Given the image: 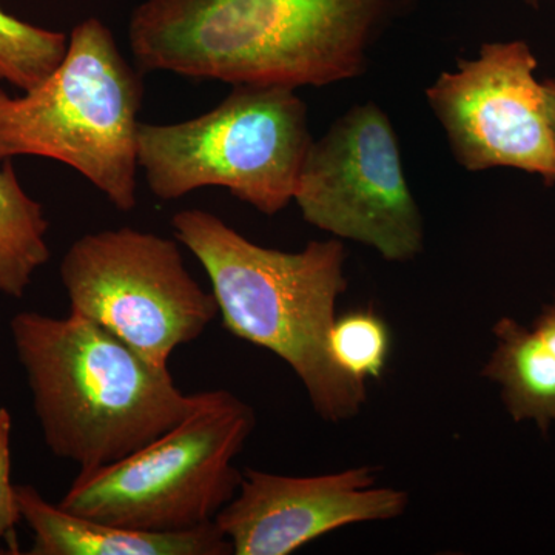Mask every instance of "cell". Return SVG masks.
I'll list each match as a JSON object with an SVG mask.
<instances>
[{"label": "cell", "instance_id": "6da1fadb", "mask_svg": "<svg viewBox=\"0 0 555 555\" xmlns=\"http://www.w3.org/2000/svg\"><path fill=\"white\" fill-rule=\"evenodd\" d=\"M397 0H144L130 17L138 67L235 86L356 79Z\"/></svg>", "mask_w": 555, "mask_h": 555}, {"label": "cell", "instance_id": "7a4b0ae2", "mask_svg": "<svg viewBox=\"0 0 555 555\" xmlns=\"http://www.w3.org/2000/svg\"><path fill=\"white\" fill-rule=\"evenodd\" d=\"M171 225L210 278L230 334L286 361L321 418L337 423L360 414L366 385L339 371L328 350L337 301L347 288L341 241L276 250L199 208L178 211Z\"/></svg>", "mask_w": 555, "mask_h": 555}, {"label": "cell", "instance_id": "3957f363", "mask_svg": "<svg viewBox=\"0 0 555 555\" xmlns=\"http://www.w3.org/2000/svg\"><path fill=\"white\" fill-rule=\"evenodd\" d=\"M11 335L27 372L43 440L80 473L126 459L179 425L198 404L100 324L69 310L21 312Z\"/></svg>", "mask_w": 555, "mask_h": 555}, {"label": "cell", "instance_id": "277c9868", "mask_svg": "<svg viewBox=\"0 0 555 555\" xmlns=\"http://www.w3.org/2000/svg\"><path fill=\"white\" fill-rule=\"evenodd\" d=\"M141 76L98 17L80 22L64 60L42 82L10 96L0 89V163L60 160L89 179L120 211L138 204Z\"/></svg>", "mask_w": 555, "mask_h": 555}, {"label": "cell", "instance_id": "5b68a950", "mask_svg": "<svg viewBox=\"0 0 555 555\" xmlns=\"http://www.w3.org/2000/svg\"><path fill=\"white\" fill-rule=\"evenodd\" d=\"M312 142L295 90L235 86L196 118L139 124L138 163L156 198L221 188L273 217L294 201Z\"/></svg>", "mask_w": 555, "mask_h": 555}, {"label": "cell", "instance_id": "8992f818", "mask_svg": "<svg viewBox=\"0 0 555 555\" xmlns=\"http://www.w3.org/2000/svg\"><path fill=\"white\" fill-rule=\"evenodd\" d=\"M254 409L229 390L198 393L179 425L113 465L79 473L60 506L139 531H188L235 499V459L254 433Z\"/></svg>", "mask_w": 555, "mask_h": 555}, {"label": "cell", "instance_id": "52a82bcc", "mask_svg": "<svg viewBox=\"0 0 555 555\" xmlns=\"http://www.w3.org/2000/svg\"><path fill=\"white\" fill-rule=\"evenodd\" d=\"M69 310L89 318L145 360L169 367L179 346L199 338L217 299L184 264L177 241L131 228L87 233L62 259Z\"/></svg>", "mask_w": 555, "mask_h": 555}, {"label": "cell", "instance_id": "ba28073f", "mask_svg": "<svg viewBox=\"0 0 555 555\" xmlns=\"http://www.w3.org/2000/svg\"><path fill=\"white\" fill-rule=\"evenodd\" d=\"M295 203L313 228L406 262L425 248V222L392 122L375 102L353 105L313 139Z\"/></svg>", "mask_w": 555, "mask_h": 555}, {"label": "cell", "instance_id": "9c48e42d", "mask_svg": "<svg viewBox=\"0 0 555 555\" xmlns=\"http://www.w3.org/2000/svg\"><path fill=\"white\" fill-rule=\"evenodd\" d=\"M537 65L524 40L489 42L427 87V104L463 169L506 167L555 184V141Z\"/></svg>", "mask_w": 555, "mask_h": 555}, {"label": "cell", "instance_id": "30bf717a", "mask_svg": "<svg viewBox=\"0 0 555 555\" xmlns=\"http://www.w3.org/2000/svg\"><path fill=\"white\" fill-rule=\"evenodd\" d=\"M409 495L377 485L374 467L288 477L247 469L215 525L235 555H288L345 526L403 516Z\"/></svg>", "mask_w": 555, "mask_h": 555}, {"label": "cell", "instance_id": "8fae6325", "mask_svg": "<svg viewBox=\"0 0 555 555\" xmlns=\"http://www.w3.org/2000/svg\"><path fill=\"white\" fill-rule=\"evenodd\" d=\"M21 517L35 534L33 555H229L228 537L215 521L188 531L120 528L54 506L33 486H16Z\"/></svg>", "mask_w": 555, "mask_h": 555}, {"label": "cell", "instance_id": "7c38bea8", "mask_svg": "<svg viewBox=\"0 0 555 555\" xmlns=\"http://www.w3.org/2000/svg\"><path fill=\"white\" fill-rule=\"evenodd\" d=\"M492 334L495 347L481 375L500 386L514 422H534L546 433L555 423V301L531 326L505 317Z\"/></svg>", "mask_w": 555, "mask_h": 555}, {"label": "cell", "instance_id": "4fadbf2b", "mask_svg": "<svg viewBox=\"0 0 555 555\" xmlns=\"http://www.w3.org/2000/svg\"><path fill=\"white\" fill-rule=\"evenodd\" d=\"M42 206L17 181L10 159L0 167V292L24 297L36 270L50 259Z\"/></svg>", "mask_w": 555, "mask_h": 555}, {"label": "cell", "instance_id": "5bb4252c", "mask_svg": "<svg viewBox=\"0 0 555 555\" xmlns=\"http://www.w3.org/2000/svg\"><path fill=\"white\" fill-rule=\"evenodd\" d=\"M64 33L36 27L0 9V82L31 90L67 53Z\"/></svg>", "mask_w": 555, "mask_h": 555}, {"label": "cell", "instance_id": "9a60e30c", "mask_svg": "<svg viewBox=\"0 0 555 555\" xmlns=\"http://www.w3.org/2000/svg\"><path fill=\"white\" fill-rule=\"evenodd\" d=\"M328 350L339 371L356 382L385 375L390 353L386 321L372 309H357L337 317L328 335Z\"/></svg>", "mask_w": 555, "mask_h": 555}, {"label": "cell", "instance_id": "2e32d148", "mask_svg": "<svg viewBox=\"0 0 555 555\" xmlns=\"http://www.w3.org/2000/svg\"><path fill=\"white\" fill-rule=\"evenodd\" d=\"M11 414L0 408V542L13 535L14 526L21 520L16 486L11 485Z\"/></svg>", "mask_w": 555, "mask_h": 555}, {"label": "cell", "instance_id": "e0dca14e", "mask_svg": "<svg viewBox=\"0 0 555 555\" xmlns=\"http://www.w3.org/2000/svg\"><path fill=\"white\" fill-rule=\"evenodd\" d=\"M543 89H545L547 118H550L555 141V78L543 80Z\"/></svg>", "mask_w": 555, "mask_h": 555}, {"label": "cell", "instance_id": "ac0fdd59", "mask_svg": "<svg viewBox=\"0 0 555 555\" xmlns=\"http://www.w3.org/2000/svg\"><path fill=\"white\" fill-rule=\"evenodd\" d=\"M526 5L532 7V9H539L540 0H524Z\"/></svg>", "mask_w": 555, "mask_h": 555}]
</instances>
